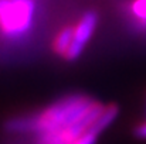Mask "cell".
<instances>
[{
  "instance_id": "cell-1",
  "label": "cell",
  "mask_w": 146,
  "mask_h": 144,
  "mask_svg": "<svg viewBox=\"0 0 146 144\" xmlns=\"http://www.w3.org/2000/svg\"><path fill=\"white\" fill-rule=\"evenodd\" d=\"M99 103L82 93L67 95L34 114L10 117L3 127L13 134H44L82 122Z\"/></svg>"
},
{
  "instance_id": "cell-2",
  "label": "cell",
  "mask_w": 146,
  "mask_h": 144,
  "mask_svg": "<svg viewBox=\"0 0 146 144\" xmlns=\"http://www.w3.org/2000/svg\"><path fill=\"white\" fill-rule=\"evenodd\" d=\"M37 0H0V40L6 48L30 41L37 26Z\"/></svg>"
},
{
  "instance_id": "cell-3",
  "label": "cell",
  "mask_w": 146,
  "mask_h": 144,
  "mask_svg": "<svg viewBox=\"0 0 146 144\" xmlns=\"http://www.w3.org/2000/svg\"><path fill=\"white\" fill-rule=\"evenodd\" d=\"M98 24V13L94 10H88L85 11L81 18L78 20L77 26L74 27V38H72V44L68 49L67 55H65V61L68 62H74L77 61L81 54L84 52V49L87 47V44L90 43L95 28Z\"/></svg>"
},
{
  "instance_id": "cell-4",
  "label": "cell",
  "mask_w": 146,
  "mask_h": 144,
  "mask_svg": "<svg viewBox=\"0 0 146 144\" xmlns=\"http://www.w3.org/2000/svg\"><path fill=\"white\" fill-rule=\"evenodd\" d=\"M122 16L128 28L146 43V0H129L122 4Z\"/></svg>"
},
{
  "instance_id": "cell-5",
  "label": "cell",
  "mask_w": 146,
  "mask_h": 144,
  "mask_svg": "<svg viewBox=\"0 0 146 144\" xmlns=\"http://www.w3.org/2000/svg\"><path fill=\"white\" fill-rule=\"evenodd\" d=\"M72 38H74V27L67 26V27L61 28L57 33L54 41H52V51L58 57L65 58L68 49H70L71 44H72Z\"/></svg>"
},
{
  "instance_id": "cell-6",
  "label": "cell",
  "mask_w": 146,
  "mask_h": 144,
  "mask_svg": "<svg viewBox=\"0 0 146 144\" xmlns=\"http://www.w3.org/2000/svg\"><path fill=\"white\" fill-rule=\"evenodd\" d=\"M118 114H119V106L118 105H108V106H105L104 112L101 113V116L98 117V120L94 123V126L91 127V130L95 132L98 136H99L105 129H108L116 120Z\"/></svg>"
},
{
  "instance_id": "cell-7",
  "label": "cell",
  "mask_w": 146,
  "mask_h": 144,
  "mask_svg": "<svg viewBox=\"0 0 146 144\" xmlns=\"http://www.w3.org/2000/svg\"><path fill=\"white\" fill-rule=\"evenodd\" d=\"M97 139H98V134L90 129L82 137H80L77 141H74L72 144H95L97 143Z\"/></svg>"
},
{
  "instance_id": "cell-8",
  "label": "cell",
  "mask_w": 146,
  "mask_h": 144,
  "mask_svg": "<svg viewBox=\"0 0 146 144\" xmlns=\"http://www.w3.org/2000/svg\"><path fill=\"white\" fill-rule=\"evenodd\" d=\"M133 137H136L138 140H146V120H143L142 123H139L138 126H135Z\"/></svg>"
},
{
  "instance_id": "cell-9",
  "label": "cell",
  "mask_w": 146,
  "mask_h": 144,
  "mask_svg": "<svg viewBox=\"0 0 146 144\" xmlns=\"http://www.w3.org/2000/svg\"><path fill=\"white\" fill-rule=\"evenodd\" d=\"M143 117L146 120V92H145V97H143Z\"/></svg>"
}]
</instances>
